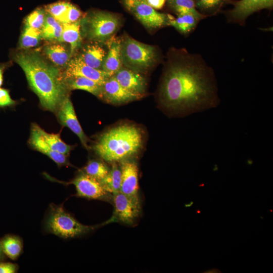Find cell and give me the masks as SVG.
Segmentation results:
<instances>
[{
	"label": "cell",
	"mask_w": 273,
	"mask_h": 273,
	"mask_svg": "<svg viewBox=\"0 0 273 273\" xmlns=\"http://www.w3.org/2000/svg\"><path fill=\"white\" fill-rule=\"evenodd\" d=\"M160 107L168 114L185 116L217 107L220 102L213 70L197 54L172 50L158 93Z\"/></svg>",
	"instance_id": "1"
},
{
	"label": "cell",
	"mask_w": 273,
	"mask_h": 273,
	"mask_svg": "<svg viewBox=\"0 0 273 273\" xmlns=\"http://www.w3.org/2000/svg\"><path fill=\"white\" fill-rule=\"evenodd\" d=\"M15 60L24 71L28 83L42 108L57 112L67 96V88L59 70L35 53H20Z\"/></svg>",
	"instance_id": "2"
},
{
	"label": "cell",
	"mask_w": 273,
	"mask_h": 273,
	"mask_svg": "<svg viewBox=\"0 0 273 273\" xmlns=\"http://www.w3.org/2000/svg\"><path fill=\"white\" fill-rule=\"evenodd\" d=\"M143 133L134 124H123L101 134L93 149L104 161L112 163L132 158L142 149Z\"/></svg>",
	"instance_id": "3"
},
{
	"label": "cell",
	"mask_w": 273,
	"mask_h": 273,
	"mask_svg": "<svg viewBox=\"0 0 273 273\" xmlns=\"http://www.w3.org/2000/svg\"><path fill=\"white\" fill-rule=\"evenodd\" d=\"M106 224L105 222L97 225H84L66 211L63 204L54 203L50 204L43 223L46 232L64 239L82 236Z\"/></svg>",
	"instance_id": "4"
},
{
	"label": "cell",
	"mask_w": 273,
	"mask_h": 273,
	"mask_svg": "<svg viewBox=\"0 0 273 273\" xmlns=\"http://www.w3.org/2000/svg\"><path fill=\"white\" fill-rule=\"evenodd\" d=\"M120 40L121 59L124 67L144 74L158 62L159 55L155 47L128 36H124Z\"/></svg>",
	"instance_id": "5"
},
{
	"label": "cell",
	"mask_w": 273,
	"mask_h": 273,
	"mask_svg": "<svg viewBox=\"0 0 273 273\" xmlns=\"http://www.w3.org/2000/svg\"><path fill=\"white\" fill-rule=\"evenodd\" d=\"M86 35L90 39L107 41L117 31L120 19L117 15L107 12L96 11L83 20Z\"/></svg>",
	"instance_id": "6"
},
{
	"label": "cell",
	"mask_w": 273,
	"mask_h": 273,
	"mask_svg": "<svg viewBox=\"0 0 273 273\" xmlns=\"http://www.w3.org/2000/svg\"><path fill=\"white\" fill-rule=\"evenodd\" d=\"M114 212L106 223L119 222L127 225H133L141 214V204L139 197L127 196L119 192L113 194Z\"/></svg>",
	"instance_id": "7"
},
{
	"label": "cell",
	"mask_w": 273,
	"mask_h": 273,
	"mask_svg": "<svg viewBox=\"0 0 273 273\" xmlns=\"http://www.w3.org/2000/svg\"><path fill=\"white\" fill-rule=\"evenodd\" d=\"M68 184L75 186L76 195L78 197L91 200L112 201L113 195L104 189L100 181L80 171L78 175Z\"/></svg>",
	"instance_id": "8"
},
{
	"label": "cell",
	"mask_w": 273,
	"mask_h": 273,
	"mask_svg": "<svg viewBox=\"0 0 273 273\" xmlns=\"http://www.w3.org/2000/svg\"><path fill=\"white\" fill-rule=\"evenodd\" d=\"M142 97L122 87L114 75L108 78L102 85L100 99L109 104L121 105L139 100Z\"/></svg>",
	"instance_id": "9"
},
{
	"label": "cell",
	"mask_w": 273,
	"mask_h": 273,
	"mask_svg": "<svg viewBox=\"0 0 273 273\" xmlns=\"http://www.w3.org/2000/svg\"><path fill=\"white\" fill-rule=\"evenodd\" d=\"M130 11L149 30L153 31L168 25L169 15L157 12L147 2L137 4Z\"/></svg>",
	"instance_id": "10"
},
{
	"label": "cell",
	"mask_w": 273,
	"mask_h": 273,
	"mask_svg": "<svg viewBox=\"0 0 273 273\" xmlns=\"http://www.w3.org/2000/svg\"><path fill=\"white\" fill-rule=\"evenodd\" d=\"M56 112L60 123L74 132L78 137L83 146L89 149V139L80 126L73 104L68 96L64 99Z\"/></svg>",
	"instance_id": "11"
},
{
	"label": "cell",
	"mask_w": 273,
	"mask_h": 273,
	"mask_svg": "<svg viewBox=\"0 0 273 273\" xmlns=\"http://www.w3.org/2000/svg\"><path fill=\"white\" fill-rule=\"evenodd\" d=\"M273 0H240L228 13L231 21L243 24L253 13L264 9H271Z\"/></svg>",
	"instance_id": "12"
},
{
	"label": "cell",
	"mask_w": 273,
	"mask_h": 273,
	"mask_svg": "<svg viewBox=\"0 0 273 273\" xmlns=\"http://www.w3.org/2000/svg\"><path fill=\"white\" fill-rule=\"evenodd\" d=\"M121 172V183L120 192L133 197L139 196V169L138 164L132 158L119 162Z\"/></svg>",
	"instance_id": "13"
},
{
	"label": "cell",
	"mask_w": 273,
	"mask_h": 273,
	"mask_svg": "<svg viewBox=\"0 0 273 273\" xmlns=\"http://www.w3.org/2000/svg\"><path fill=\"white\" fill-rule=\"evenodd\" d=\"M74 76L86 77L101 84L111 77L102 70L95 69L86 65L78 57L69 61L62 75L63 79Z\"/></svg>",
	"instance_id": "14"
},
{
	"label": "cell",
	"mask_w": 273,
	"mask_h": 273,
	"mask_svg": "<svg viewBox=\"0 0 273 273\" xmlns=\"http://www.w3.org/2000/svg\"><path fill=\"white\" fill-rule=\"evenodd\" d=\"M114 76L119 83L127 90L144 96L147 88V82L142 74L123 66Z\"/></svg>",
	"instance_id": "15"
},
{
	"label": "cell",
	"mask_w": 273,
	"mask_h": 273,
	"mask_svg": "<svg viewBox=\"0 0 273 273\" xmlns=\"http://www.w3.org/2000/svg\"><path fill=\"white\" fill-rule=\"evenodd\" d=\"M29 142L35 150L47 155L59 166L70 165L67 156L54 151L47 144L37 130L35 123L31 125Z\"/></svg>",
	"instance_id": "16"
},
{
	"label": "cell",
	"mask_w": 273,
	"mask_h": 273,
	"mask_svg": "<svg viewBox=\"0 0 273 273\" xmlns=\"http://www.w3.org/2000/svg\"><path fill=\"white\" fill-rule=\"evenodd\" d=\"M107 42L108 52L105 58L102 70L112 76L123 66L121 54V40L112 36Z\"/></svg>",
	"instance_id": "17"
},
{
	"label": "cell",
	"mask_w": 273,
	"mask_h": 273,
	"mask_svg": "<svg viewBox=\"0 0 273 273\" xmlns=\"http://www.w3.org/2000/svg\"><path fill=\"white\" fill-rule=\"evenodd\" d=\"M207 15H196L192 13L177 15L176 18L169 15L168 25L171 26L184 34H187L193 30L198 22Z\"/></svg>",
	"instance_id": "18"
},
{
	"label": "cell",
	"mask_w": 273,
	"mask_h": 273,
	"mask_svg": "<svg viewBox=\"0 0 273 273\" xmlns=\"http://www.w3.org/2000/svg\"><path fill=\"white\" fill-rule=\"evenodd\" d=\"M107 54L105 50L97 43L87 45L78 57L86 65L102 70Z\"/></svg>",
	"instance_id": "19"
},
{
	"label": "cell",
	"mask_w": 273,
	"mask_h": 273,
	"mask_svg": "<svg viewBox=\"0 0 273 273\" xmlns=\"http://www.w3.org/2000/svg\"><path fill=\"white\" fill-rule=\"evenodd\" d=\"M63 79L67 89H81L100 99L101 98L102 84L92 79L82 76H74Z\"/></svg>",
	"instance_id": "20"
},
{
	"label": "cell",
	"mask_w": 273,
	"mask_h": 273,
	"mask_svg": "<svg viewBox=\"0 0 273 273\" xmlns=\"http://www.w3.org/2000/svg\"><path fill=\"white\" fill-rule=\"evenodd\" d=\"M44 53L47 57L57 66H67L71 57L66 46L61 43L50 44L46 47Z\"/></svg>",
	"instance_id": "21"
},
{
	"label": "cell",
	"mask_w": 273,
	"mask_h": 273,
	"mask_svg": "<svg viewBox=\"0 0 273 273\" xmlns=\"http://www.w3.org/2000/svg\"><path fill=\"white\" fill-rule=\"evenodd\" d=\"M63 31L60 42H66L70 45V54L80 46L81 40L80 20L70 24H62Z\"/></svg>",
	"instance_id": "22"
},
{
	"label": "cell",
	"mask_w": 273,
	"mask_h": 273,
	"mask_svg": "<svg viewBox=\"0 0 273 273\" xmlns=\"http://www.w3.org/2000/svg\"><path fill=\"white\" fill-rule=\"evenodd\" d=\"M1 242L4 254L13 260H16L23 252V240L18 236L6 235L1 240Z\"/></svg>",
	"instance_id": "23"
},
{
	"label": "cell",
	"mask_w": 273,
	"mask_h": 273,
	"mask_svg": "<svg viewBox=\"0 0 273 273\" xmlns=\"http://www.w3.org/2000/svg\"><path fill=\"white\" fill-rule=\"evenodd\" d=\"M111 164V168L108 173L100 182L106 191L113 195L120 191L121 172L120 166L117 162Z\"/></svg>",
	"instance_id": "24"
},
{
	"label": "cell",
	"mask_w": 273,
	"mask_h": 273,
	"mask_svg": "<svg viewBox=\"0 0 273 273\" xmlns=\"http://www.w3.org/2000/svg\"><path fill=\"white\" fill-rule=\"evenodd\" d=\"M63 24L46 12L44 24L41 29V37L49 40L60 41Z\"/></svg>",
	"instance_id": "25"
},
{
	"label": "cell",
	"mask_w": 273,
	"mask_h": 273,
	"mask_svg": "<svg viewBox=\"0 0 273 273\" xmlns=\"http://www.w3.org/2000/svg\"><path fill=\"white\" fill-rule=\"evenodd\" d=\"M35 124L38 131L53 150L68 156L70 151L73 149L72 146L64 143L61 140L60 133H49L44 131L37 124L35 123Z\"/></svg>",
	"instance_id": "26"
},
{
	"label": "cell",
	"mask_w": 273,
	"mask_h": 273,
	"mask_svg": "<svg viewBox=\"0 0 273 273\" xmlns=\"http://www.w3.org/2000/svg\"><path fill=\"white\" fill-rule=\"evenodd\" d=\"M109 170L110 168L103 161L92 159L80 171L100 181L107 175Z\"/></svg>",
	"instance_id": "27"
},
{
	"label": "cell",
	"mask_w": 273,
	"mask_h": 273,
	"mask_svg": "<svg viewBox=\"0 0 273 273\" xmlns=\"http://www.w3.org/2000/svg\"><path fill=\"white\" fill-rule=\"evenodd\" d=\"M168 4L177 15L187 13L203 15L196 9L195 0H168Z\"/></svg>",
	"instance_id": "28"
},
{
	"label": "cell",
	"mask_w": 273,
	"mask_h": 273,
	"mask_svg": "<svg viewBox=\"0 0 273 273\" xmlns=\"http://www.w3.org/2000/svg\"><path fill=\"white\" fill-rule=\"evenodd\" d=\"M41 38V30L25 26L20 37V47L27 49L35 47Z\"/></svg>",
	"instance_id": "29"
},
{
	"label": "cell",
	"mask_w": 273,
	"mask_h": 273,
	"mask_svg": "<svg viewBox=\"0 0 273 273\" xmlns=\"http://www.w3.org/2000/svg\"><path fill=\"white\" fill-rule=\"evenodd\" d=\"M46 15L44 9L37 8L26 17L25 26L41 30L45 21Z\"/></svg>",
	"instance_id": "30"
},
{
	"label": "cell",
	"mask_w": 273,
	"mask_h": 273,
	"mask_svg": "<svg viewBox=\"0 0 273 273\" xmlns=\"http://www.w3.org/2000/svg\"><path fill=\"white\" fill-rule=\"evenodd\" d=\"M70 4L68 2H58L46 6L44 10L47 13L61 23Z\"/></svg>",
	"instance_id": "31"
},
{
	"label": "cell",
	"mask_w": 273,
	"mask_h": 273,
	"mask_svg": "<svg viewBox=\"0 0 273 273\" xmlns=\"http://www.w3.org/2000/svg\"><path fill=\"white\" fill-rule=\"evenodd\" d=\"M196 6L204 12L215 11L222 5L229 3L230 0H195Z\"/></svg>",
	"instance_id": "32"
},
{
	"label": "cell",
	"mask_w": 273,
	"mask_h": 273,
	"mask_svg": "<svg viewBox=\"0 0 273 273\" xmlns=\"http://www.w3.org/2000/svg\"><path fill=\"white\" fill-rule=\"evenodd\" d=\"M82 16L81 11L76 6L70 4L63 18L62 24H70L80 21Z\"/></svg>",
	"instance_id": "33"
},
{
	"label": "cell",
	"mask_w": 273,
	"mask_h": 273,
	"mask_svg": "<svg viewBox=\"0 0 273 273\" xmlns=\"http://www.w3.org/2000/svg\"><path fill=\"white\" fill-rule=\"evenodd\" d=\"M15 103L11 98L9 91L0 87V108L12 106L14 105Z\"/></svg>",
	"instance_id": "34"
},
{
	"label": "cell",
	"mask_w": 273,
	"mask_h": 273,
	"mask_svg": "<svg viewBox=\"0 0 273 273\" xmlns=\"http://www.w3.org/2000/svg\"><path fill=\"white\" fill-rule=\"evenodd\" d=\"M19 269V266L10 262L0 261V273H15Z\"/></svg>",
	"instance_id": "35"
},
{
	"label": "cell",
	"mask_w": 273,
	"mask_h": 273,
	"mask_svg": "<svg viewBox=\"0 0 273 273\" xmlns=\"http://www.w3.org/2000/svg\"><path fill=\"white\" fill-rule=\"evenodd\" d=\"M147 3L155 9H162L166 2V0H146Z\"/></svg>",
	"instance_id": "36"
},
{
	"label": "cell",
	"mask_w": 273,
	"mask_h": 273,
	"mask_svg": "<svg viewBox=\"0 0 273 273\" xmlns=\"http://www.w3.org/2000/svg\"><path fill=\"white\" fill-rule=\"evenodd\" d=\"M143 2H147V1L146 0H124L125 7L129 11H130L135 5Z\"/></svg>",
	"instance_id": "37"
},
{
	"label": "cell",
	"mask_w": 273,
	"mask_h": 273,
	"mask_svg": "<svg viewBox=\"0 0 273 273\" xmlns=\"http://www.w3.org/2000/svg\"><path fill=\"white\" fill-rule=\"evenodd\" d=\"M5 258V254H4L2 245H1V242L0 240V261H3Z\"/></svg>",
	"instance_id": "38"
},
{
	"label": "cell",
	"mask_w": 273,
	"mask_h": 273,
	"mask_svg": "<svg viewBox=\"0 0 273 273\" xmlns=\"http://www.w3.org/2000/svg\"><path fill=\"white\" fill-rule=\"evenodd\" d=\"M3 82V69L0 67V87Z\"/></svg>",
	"instance_id": "39"
},
{
	"label": "cell",
	"mask_w": 273,
	"mask_h": 273,
	"mask_svg": "<svg viewBox=\"0 0 273 273\" xmlns=\"http://www.w3.org/2000/svg\"><path fill=\"white\" fill-rule=\"evenodd\" d=\"M204 272H207V273H214H214H216V272H221L219 271V270H218V269L213 268L212 269L207 270L206 271H205Z\"/></svg>",
	"instance_id": "40"
},
{
	"label": "cell",
	"mask_w": 273,
	"mask_h": 273,
	"mask_svg": "<svg viewBox=\"0 0 273 273\" xmlns=\"http://www.w3.org/2000/svg\"><path fill=\"white\" fill-rule=\"evenodd\" d=\"M194 204V202L193 201H191L190 203H189V204H185V207H191L193 204Z\"/></svg>",
	"instance_id": "41"
},
{
	"label": "cell",
	"mask_w": 273,
	"mask_h": 273,
	"mask_svg": "<svg viewBox=\"0 0 273 273\" xmlns=\"http://www.w3.org/2000/svg\"><path fill=\"white\" fill-rule=\"evenodd\" d=\"M196 213H201V211H200V210L199 209H197V210H196Z\"/></svg>",
	"instance_id": "42"
},
{
	"label": "cell",
	"mask_w": 273,
	"mask_h": 273,
	"mask_svg": "<svg viewBox=\"0 0 273 273\" xmlns=\"http://www.w3.org/2000/svg\"><path fill=\"white\" fill-rule=\"evenodd\" d=\"M199 186H200V187H202V186L203 187V186H204V184H201V185H200Z\"/></svg>",
	"instance_id": "43"
}]
</instances>
